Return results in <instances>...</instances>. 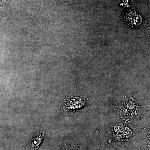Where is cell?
I'll list each match as a JSON object with an SVG mask.
<instances>
[{"label":"cell","instance_id":"6da1fadb","mask_svg":"<svg viewBox=\"0 0 150 150\" xmlns=\"http://www.w3.org/2000/svg\"><path fill=\"white\" fill-rule=\"evenodd\" d=\"M43 136H42V134L39 135V136L36 137L35 138H34L32 142H31L30 145L33 147H36L40 144V142H41V139Z\"/></svg>","mask_w":150,"mask_h":150}]
</instances>
